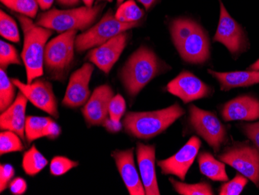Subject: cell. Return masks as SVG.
<instances>
[{"instance_id": "cell-11", "label": "cell", "mask_w": 259, "mask_h": 195, "mask_svg": "<svg viewBox=\"0 0 259 195\" xmlns=\"http://www.w3.org/2000/svg\"><path fill=\"white\" fill-rule=\"evenodd\" d=\"M16 87L35 107L58 119L59 116L57 99L51 83L37 79L31 84H23L18 79H11Z\"/></svg>"}, {"instance_id": "cell-38", "label": "cell", "mask_w": 259, "mask_h": 195, "mask_svg": "<svg viewBox=\"0 0 259 195\" xmlns=\"http://www.w3.org/2000/svg\"><path fill=\"white\" fill-rule=\"evenodd\" d=\"M103 125L108 132H113V133L120 132L123 127V124H121V122L112 120L110 118H107L103 122Z\"/></svg>"}, {"instance_id": "cell-34", "label": "cell", "mask_w": 259, "mask_h": 195, "mask_svg": "<svg viewBox=\"0 0 259 195\" xmlns=\"http://www.w3.org/2000/svg\"><path fill=\"white\" fill-rule=\"evenodd\" d=\"M126 110V102L120 94L113 96L109 106V117L112 120L120 122Z\"/></svg>"}, {"instance_id": "cell-19", "label": "cell", "mask_w": 259, "mask_h": 195, "mask_svg": "<svg viewBox=\"0 0 259 195\" xmlns=\"http://www.w3.org/2000/svg\"><path fill=\"white\" fill-rule=\"evenodd\" d=\"M225 122L255 121L259 119V100L251 95H243L227 102L221 110Z\"/></svg>"}, {"instance_id": "cell-22", "label": "cell", "mask_w": 259, "mask_h": 195, "mask_svg": "<svg viewBox=\"0 0 259 195\" xmlns=\"http://www.w3.org/2000/svg\"><path fill=\"white\" fill-rule=\"evenodd\" d=\"M208 72L218 80L221 86V90L223 91L259 84V71L218 72L209 69Z\"/></svg>"}, {"instance_id": "cell-24", "label": "cell", "mask_w": 259, "mask_h": 195, "mask_svg": "<svg viewBox=\"0 0 259 195\" xmlns=\"http://www.w3.org/2000/svg\"><path fill=\"white\" fill-rule=\"evenodd\" d=\"M48 164V160L35 145H32L31 148L23 154L22 167L23 171L25 172L27 175L32 177L37 175L47 167Z\"/></svg>"}, {"instance_id": "cell-28", "label": "cell", "mask_w": 259, "mask_h": 195, "mask_svg": "<svg viewBox=\"0 0 259 195\" xmlns=\"http://www.w3.org/2000/svg\"><path fill=\"white\" fill-rule=\"evenodd\" d=\"M4 5L14 12L30 18H35L38 10L37 0H1Z\"/></svg>"}, {"instance_id": "cell-23", "label": "cell", "mask_w": 259, "mask_h": 195, "mask_svg": "<svg viewBox=\"0 0 259 195\" xmlns=\"http://www.w3.org/2000/svg\"><path fill=\"white\" fill-rule=\"evenodd\" d=\"M198 161L199 170L203 175L213 181H228L225 164L217 160L212 154L208 152H201Z\"/></svg>"}, {"instance_id": "cell-27", "label": "cell", "mask_w": 259, "mask_h": 195, "mask_svg": "<svg viewBox=\"0 0 259 195\" xmlns=\"http://www.w3.org/2000/svg\"><path fill=\"white\" fill-rule=\"evenodd\" d=\"M170 182L177 193L183 195H213L210 184L206 182H200L195 184H188L169 178Z\"/></svg>"}, {"instance_id": "cell-42", "label": "cell", "mask_w": 259, "mask_h": 195, "mask_svg": "<svg viewBox=\"0 0 259 195\" xmlns=\"http://www.w3.org/2000/svg\"><path fill=\"white\" fill-rule=\"evenodd\" d=\"M249 69L254 71H259V59L256 61L254 63H253L252 65H250Z\"/></svg>"}, {"instance_id": "cell-30", "label": "cell", "mask_w": 259, "mask_h": 195, "mask_svg": "<svg viewBox=\"0 0 259 195\" xmlns=\"http://www.w3.org/2000/svg\"><path fill=\"white\" fill-rule=\"evenodd\" d=\"M0 34L10 42L14 43L20 42V30L17 23L3 10L0 12Z\"/></svg>"}, {"instance_id": "cell-16", "label": "cell", "mask_w": 259, "mask_h": 195, "mask_svg": "<svg viewBox=\"0 0 259 195\" xmlns=\"http://www.w3.org/2000/svg\"><path fill=\"white\" fill-rule=\"evenodd\" d=\"M112 157L130 194H145L143 183L135 167L134 148L113 151Z\"/></svg>"}, {"instance_id": "cell-18", "label": "cell", "mask_w": 259, "mask_h": 195, "mask_svg": "<svg viewBox=\"0 0 259 195\" xmlns=\"http://www.w3.org/2000/svg\"><path fill=\"white\" fill-rule=\"evenodd\" d=\"M136 152L145 194L159 195L160 190L155 170V147L139 142L137 145Z\"/></svg>"}, {"instance_id": "cell-43", "label": "cell", "mask_w": 259, "mask_h": 195, "mask_svg": "<svg viewBox=\"0 0 259 195\" xmlns=\"http://www.w3.org/2000/svg\"><path fill=\"white\" fill-rule=\"evenodd\" d=\"M82 2L85 4V7H93V3L94 0H81Z\"/></svg>"}, {"instance_id": "cell-7", "label": "cell", "mask_w": 259, "mask_h": 195, "mask_svg": "<svg viewBox=\"0 0 259 195\" xmlns=\"http://www.w3.org/2000/svg\"><path fill=\"white\" fill-rule=\"evenodd\" d=\"M138 25H140V22L123 23L120 21L115 17L113 10H109L98 24L77 36L75 49L78 52H82L98 47L120 33Z\"/></svg>"}, {"instance_id": "cell-44", "label": "cell", "mask_w": 259, "mask_h": 195, "mask_svg": "<svg viewBox=\"0 0 259 195\" xmlns=\"http://www.w3.org/2000/svg\"><path fill=\"white\" fill-rule=\"evenodd\" d=\"M116 1H117V5L120 6L122 4H123L124 0H116Z\"/></svg>"}, {"instance_id": "cell-32", "label": "cell", "mask_w": 259, "mask_h": 195, "mask_svg": "<svg viewBox=\"0 0 259 195\" xmlns=\"http://www.w3.org/2000/svg\"><path fill=\"white\" fill-rule=\"evenodd\" d=\"M78 163L65 157H55L50 164V172L52 175L62 176L69 170L78 167Z\"/></svg>"}, {"instance_id": "cell-31", "label": "cell", "mask_w": 259, "mask_h": 195, "mask_svg": "<svg viewBox=\"0 0 259 195\" xmlns=\"http://www.w3.org/2000/svg\"><path fill=\"white\" fill-rule=\"evenodd\" d=\"M10 65H21L17 51L10 44L0 42V66L6 69Z\"/></svg>"}, {"instance_id": "cell-21", "label": "cell", "mask_w": 259, "mask_h": 195, "mask_svg": "<svg viewBox=\"0 0 259 195\" xmlns=\"http://www.w3.org/2000/svg\"><path fill=\"white\" fill-rule=\"evenodd\" d=\"M61 133L62 129L60 126L51 118L37 116L27 118L25 135L28 143L44 137L57 139Z\"/></svg>"}, {"instance_id": "cell-40", "label": "cell", "mask_w": 259, "mask_h": 195, "mask_svg": "<svg viewBox=\"0 0 259 195\" xmlns=\"http://www.w3.org/2000/svg\"><path fill=\"white\" fill-rule=\"evenodd\" d=\"M38 2L39 7L43 10H49L52 4H53L54 0H37Z\"/></svg>"}, {"instance_id": "cell-25", "label": "cell", "mask_w": 259, "mask_h": 195, "mask_svg": "<svg viewBox=\"0 0 259 195\" xmlns=\"http://www.w3.org/2000/svg\"><path fill=\"white\" fill-rule=\"evenodd\" d=\"M16 86L4 69H0V110H7L15 98Z\"/></svg>"}, {"instance_id": "cell-5", "label": "cell", "mask_w": 259, "mask_h": 195, "mask_svg": "<svg viewBox=\"0 0 259 195\" xmlns=\"http://www.w3.org/2000/svg\"><path fill=\"white\" fill-rule=\"evenodd\" d=\"M104 5L100 4L66 10L52 9L40 14L36 24L61 33L69 30H85L95 23Z\"/></svg>"}, {"instance_id": "cell-29", "label": "cell", "mask_w": 259, "mask_h": 195, "mask_svg": "<svg viewBox=\"0 0 259 195\" xmlns=\"http://www.w3.org/2000/svg\"><path fill=\"white\" fill-rule=\"evenodd\" d=\"M21 138L11 131H2L0 133V154L21 152L24 149Z\"/></svg>"}, {"instance_id": "cell-9", "label": "cell", "mask_w": 259, "mask_h": 195, "mask_svg": "<svg viewBox=\"0 0 259 195\" xmlns=\"http://www.w3.org/2000/svg\"><path fill=\"white\" fill-rule=\"evenodd\" d=\"M219 159L259 187V152L257 148L250 145L231 147L220 155Z\"/></svg>"}, {"instance_id": "cell-35", "label": "cell", "mask_w": 259, "mask_h": 195, "mask_svg": "<svg viewBox=\"0 0 259 195\" xmlns=\"http://www.w3.org/2000/svg\"><path fill=\"white\" fill-rule=\"evenodd\" d=\"M15 175V170L11 164H1L0 166V192L4 190L10 185L12 179Z\"/></svg>"}, {"instance_id": "cell-3", "label": "cell", "mask_w": 259, "mask_h": 195, "mask_svg": "<svg viewBox=\"0 0 259 195\" xmlns=\"http://www.w3.org/2000/svg\"><path fill=\"white\" fill-rule=\"evenodd\" d=\"M23 32V47L21 58L25 65L27 84L43 75L45 52L47 42L52 37L54 30L34 24L30 17L18 14Z\"/></svg>"}, {"instance_id": "cell-26", "label": "cell", "mask_w": 259, "mask_h": 195, "mask_svg": "<svg viewBox=\"0 0 259 195\" xmlns=\"http://www.w3.org/2000/svg\"><path fill=\"white\" fill-rule=\"evenodd\" d=\"M144 16L141 10L134 0H128L119 6L115 17L123 23H137L140 22Z\"/></svg>"}, {"instance_id": "cell-10", "label": "cell", "mask_w": 259, "mask_h": 195, "mask_svg": "<svg viewBox=\"0 0 259 195\" xmlns=\"http://www.w3.org/2000/svg\"><path fill=\"white\" fill-rule=\"evenodd\" d=\"M220 4L221 15L213 41L225 45L233 55H239L247 49L248 39L242 27L231 17L221 0Z\"/></svg>"}, {"instance_id": "cell-37", "label": "cell", "mask_w": 259, "mask_h": 195, "mask_svg": "<svg viewBox=\"0 0 259 195\" xmlns=\"http://www.w3.org/2000/svg\"><path fill=\"white\" fill-rule=\"evenodd\" d=\"M9 187H10V191L13 194H23L27 189V182L21 177H17V178L11 180Z\"/></svg>"}, {"instance_id": "cell-36", "label": "cell", "mask_w": 259, "mask_h": 195, "mask_svg": "<svg viewBox=\"0 0 259 195\" xmlns=\"http://www.w3.org/2000/svg\"><path fill=\"white\" fill-rule=\"evenodd\" d=\"M243 131L250 140L254 142L259 150V122L243 125Z\"/></svg>"}, {"instance_id": "cell-41", "label": "cell", "mask_w": 259, "mask_h": 195, "mask_svg": "<svg viewBox=\"0 0 259 195\" xmlns=\"http://www.w3.org/2000/svg\"><path fill=\"white\" fill-rule=\"evenodd\" d=\"M138 1L141 3V4L145 7L146 10H149V9L155 4L157 0H138Z\"/></svg>"}, {"instance_id": "cell-4", "label": "cell", "mask_w": 259, "mask_h": 195, "mask_svg": "<svg viewBox=\"0 0 259 195\" xmlns=\"http://www.w3.org/2000/svg\"><path fill=\"white\" fill-rule=\"evenodd\" d=\"M184 114L180 104L149 112H129L123 119L125 130L138 139H149L166 130Z\"/></svg>"}, {"instance_id": "cell-2", "label": "cell", "mask_w": 259, "mask_h": 195, "mask_svg": "<svg viewBox=\"0 0 259 195\" xmlns=\"http://www.w3.org/2000/svg\"><path fill=\"white\" fill-rule=\"evenodd\" d=\"M166 68L155 52L146 46H141L126 61L120 78L127 94L135 97Z\"/></svg>"}, {"instance_id": "cell-6", "label": "cell", "mask_w": 259, "mask_h": 195, "mask_svg": "<svg viewBox=\"0 0 259 195\" xmlns=\"http://www.w3.org/2000/svg\"><path fill=\"white\" fill-rule=\"evenodd\" d=\"M77 30H69L47 44L45 66L53 80L62 81L72 66L75 52Z\"/></svg>"}, {"instance_id": "cell-20", "label": "cell", "mask_w": 259, "mask_h": 195, "mask_svg": "<svg viewBox=\"0 0 259 195\" xmlns=\"http://www.w3.org/2000/svg\"><path fill=\"white\" fill-rule=\"evenodd\" d=\"M28 99L22 93L19 92L14 103L4 111L1 112L0 116V129L2 131H11L15 132L21 138L26 139V110H27Z\"/></svg>"}, {"instance_id": "cell-8", "label": "cell", "mask_w": 259, "mask_h": 195, "mask_svg": "<svg viewBox=\"0 0 259 195\" xmlns=\"http://www.w3.org/2000/svg\"><path fill=\"white\" fill-rule=\"evenodd\" d=\"M190 121L196 133L218 152L227 139L226 129L218 118L212 112L191 105Z\"/></svg>"}, {"instance_id": "cell-45", "label": "cell", "mask_w": 259, "mask_h": 195, "mask_svg": "<svg viewBox=\"0 0 259 195\" xmlns=\"http://www.w3.org/2000/svg\"><path fill=\"white\" fill-rule=\"evenodd\" d=\"M99 2H101V1H107V2L111 3L113 0H98Z\"/></svg>"}, {"instance_id": "cell-14", "label": "cell", "mask_w": 259, "mask_h": 195, "mask_svg": "<svg viewBox=\"0 0 259 195\" xmlns=\"http://www.w3.org/2000/svg\"><path fill=\"white\" fill-rule=\"evenodd\" d=\"M93 70L92 64L85 63L72 73L62 100L64 106L75 108L87 104L91 96L89 85Z\"/></svg>"}, {"instance_id": "cell-1", "label": "cell", "mask_w": 259, "mask_h": 195, "mask_svg": "<svg viewBox=\"0 0 259 195\" xmlns=\"http://www.w3.org/2000/svg\"><path fill=\"white\" fill-rule=\"evenodd\" d=\"M171 39L186 62L203 64L210 55V44L201 26L190 19H176L170 24Z\"/></svg>"}, {"instance_id": "cell-33", "label": "cell", "mask_w": 259, "mask_h": 195, "mask_svg": "<svg viewBox=\"0 0 259 195\" xmlns=\"http://www.w3.org/2000/svg\"><path fill=\"white\" fill-rule=\"evenodd\" d=\"M247 183H248L247 177L241 174H238L232 180L221 186L219 193L221 195L240 194L244 190Z\"/></svg>"}, {"instance_id": "cell-12", "label": "cell", "mask_w": 259, "mask_h": 195, "mask_svg": "<svg viewBox=\"0 0 259 195\" xmlns=\"http://www.w3.org/2000/svg\"><path fill=\"white\" fill-rule=\"evenodd\" d=\"M201 141L199 138L193 136L177 153L166 160L158 161V167L164 175H174L181 180L186 179L188 170H190L197 157Z\"/></svg>"}, {"instance_id": "cell-13", "label": "cell", "mask_w": 259, "mask_h": 195, "mask_svg": "<svg viewBox=\"0 0 259 195\" xmlns=\"http://www.w3.org/2000/svg\"><path fill=\"white\" fill-rule=\"evenodd\" d=\"M170 94L179 97L184 104L205 98L212 94L210 87L199 80L194 74L183 71L167 85Z\"/></svg>"}, {"instance_id": "cell-15", "label": "cell", "mask_w": 259, "mask_h": 195, "mask_svg": "<svg viewBox=\"0 0 259 195\" xmlns=\"http://www.w3.org/2000/svg\"><path fill=\"white\" fill-rule=\"evenodd\" d=\"M127 42L128 33L126 31L123 32L90 51L88 54L89 60L105 73H109L118 61Z\"/></svg>"}, {"instance_id": "cell-39", "label": "cell", "mask_w": 259, "mask_h": 195, "mask_svg": "<svg viewBox=\"0 0 259 195\" xmlns=\"http://www.w3.org/2000/svg\"><path fill=\"white\" fill-rule=\"evenodd\" d=\"M81 0H57L58 4L65 7H74L78 5Z\"/></svg>"}, {"instance_id": "cell-17", "label": "cell", "mask_w": 259, "mask_h": 195, "mask_svg": "<svg viewBox=\"0 0 259 195\" xmlns=\"http://www.w3.org/2000/svg\"><path fill=\"white\" fill-rule=\"evenodd\" d=\"M113 96L110 86L103 85L96 88L82 109L84 118L89 125H103L109 115V106Z\"/></svg>"}]
</instances>
